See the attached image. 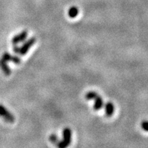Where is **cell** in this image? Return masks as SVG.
I'll return each mask as SVG.
<instances>
[{
  "label": "cell",
  "instance_id": "cell-8",
  "mask_svg": "<svg viewBox=\"0 0 148 148\" xmlns=\"http://www.w3.org/2000/svg\"><path fill=\"white\" fill-rule=\"evenodd\" d=\"M114 113V105L111 102H107L105 104V114L107 116L110 117Z\"/></svg>",
  "mask_w": 148,
  "mask_h": 148
},
{
  "label": "cell",
  "instance_id": "cell-9",
  "mask_svg": "<svg viewBox=\"0 0 148 148\" xmlns=\"http://www.w3.org/2000/svg\"><path fill=\"white\" fill-rule=\"evenodd\" d=\"M78 13L79 9L77 7H76V6H73V7H71L68 11V15L69 17L71 18H76V16L78 15Z\"/></svg>",
  "mask_w": 148,
  "mask_h": 148
},
{
  "label": "cell",
  "instance_id": "cell-3",
  "mask_svg": "<svg viewBox=\"0 0 148 148\" xmlns=\"http://www.w3.org/2000/svg\"><path fill=\"white\" fill-rule=\"evenodd\" d=\"M0 116H2L8 123H14V117L5 107L0 104Z\"/></svg>",
  "mask_w": 148,
  "mask_h": 148
},
{
  "label": "cell",
  "instance_id": "cell-5",
  "mask_svg": "<svg viewBox=\"0 0 148 148\" xmlns=\"http://www.w3.org/2000/svg\"><path fill=\"white\" fill-rule=\"evenodd\" d=\"M2 58L5 60L6 61H12V62L14 63L15 64H20L21 62V59L18 57L13 56V55H10L9 53L8 52H5L3 54Z\"/></svg>",
  "mask_w": 148,
  "mask_h": 148
},
{
  "label": "cell",
  "instance_id": "cell-12",
  "mask_svg": "<svg viewBox=\"0 0 148 148\" xmlns=\"http://www.w3.org/2000/svg\"><path fill=\"white\" fill-rule=\"evenodd\" d=\"M140 126L142 128V129L145 132H148V121H143L141 122Z\"/></svg>",
  "mask_w": 148,
  "mask_h": 148
},
{
  "label": "cell",
  "instance_id": "cell-4",
  "mask_svg": "<svg viewBox=\"0 0 148 148\" xmlns=\"http://www.w3.org/2000/svg\"><path fill=\"white\" fill-rule=\"evenodd\" d=\"M27 36V31H23L21 33L18 34V35L14 36L12 39V44L13 45H17L19 42H21L24 41Z\"/></svg>",
  "mask_w": 148,
  "mask_h": 148
},
{
  "label": "cell",
  "instance_id": "cell-10",
  "mask_svg": "<svg viewBox=\"0 0 148 148\" xmlns=\"http://www.w3.org/2000/svg\"><path fill=\"white\" fill-rule=\"evenodd\" d=\"M97 96V92H88L86 93V100H93L95 99L96 97Z\"/></svg>",
  "mask_w": 148,
  "mask_h": 148
},
{
  "label": "cell",
  "instance_id": "cell-6",
  "mask_svg": "<svg viewBox=\"0 0 148 148\" xmlns=\"http://www.w3.org/2000/svg\"><path fill=\"white\" fill-rule=\"evenodd\" d=\"M0 67H1L2 70L3 71V73H4L5 75H7V76L10 75L11 73H12L11 69H10V67L8 66V64H7V61H6L5 60H4L2 58V59L0 60Z\"/></svg>",
  "mask_w": 148,
  "mask_h": 148
},
{
  "label": "cell",
  "instance_id": "cell-2",
  "mask_svg": "<svg viewBox=\"0 0 148 148\" xmlns=\"http://www.w3.org/2000/svg\"><path fill=\"white\" fill-rule=\"evenodd\" d=\"M36 41V39L35 37H32L29 39H28L27 41L21 47H20L19 53L18 54H20L21 55H26L29 50V49L35 44Z\"/></svg>",
  "mask_w": 148,
  "mask_h": 148
},
{
  "label": "cell",
  "instance_id": "cell-11",
  "mask_svg": "<svg viewBox=\"0 0 148 148\" xmlns=\"http://www.w3.org/2000/svg\"><path fill=\"white\" fill-rule=\"evenodd\" d=\"M49 140H50V141H51L52 144H56V145L59 141L58 138V137H57L56 134H51V135H50V137H49Z\"/></svg>",
  "mask_w": 148,
  "mask_h": 148
},
{
  "label": "cell",
  "instance_id": "cell-1",
  "mask_svg": "<svg viewBox=\"0 0 148 148\" xmlns=\"http://www.w3.org/2000/svg\"><path fill=\"white\" fill-rule=\"evenodd\" d=\"M71 135L72 132L69 128H65L63 130V140H59L57 144V146L60 148H65L70 145L71 142Z\"/></svg>",
  "mask_w": 148,
  "mask_h": 148
},
{
  "label": "cell",
  "instance_id": "cell-13",
  "mask_svg": "<svg viewBox=\"0 0 148 148\" xmlns=\"http://www.w3.org/2000/svg\"><path fill=\"white\" fill-rule=\"evenodd\" d=\"M19 49H20V47H18V45H14V47H13V50H14V51L15 53H19Z\"/></svg>",
  "mask_w": 148,
  "mask_h": 148
},
{
  "label": "cell",
  "instance_id": "cell-7",
  "mask_svg": "<svg viewBox=\"0 0 148 148\" xmlns=\"http://www.w3.org/2000/svg\"><path fill=\"white\" fill-rule=\"evenodd\" d=\"M95 103H94V109L95 110H99L103 107V98L101 96L97 95L95 98Z\"/></svg>",
  "mask_w": 148,
  "mask_h": 148
}]
</instances>
